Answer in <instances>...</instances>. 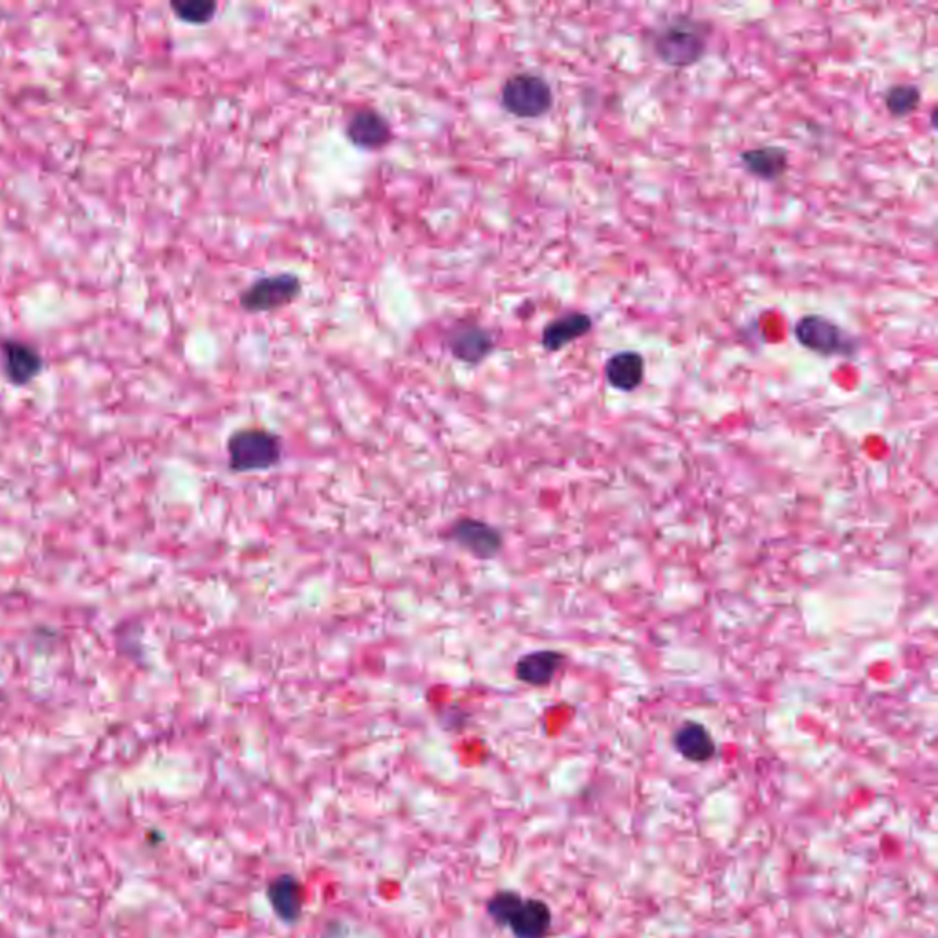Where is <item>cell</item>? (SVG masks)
<instances>
[{
	"label": "cell",
	"instance_id": "1",
	"mask_svg": "<svg viewBox=\"0 0 938 938\" xmlns=\"http://www.w3.org/2000/svg\"><path fill=\"white\" fill-rule=\"evenodd\" d=\"M486 912L498 928L510 929L514 938H546L552 929V911L539 898H525L517 891L493 892Z\"/></svg>",
	"mask_w": 938,
	"mask_h": 938
},
{
	"label": "cell",
	"instance_id": "2",
	"mask_svg": "<svg viewBox=\"0 0 938 938\" xmlns=\"http://www.w3.org/2000/svg\"><path fill=\"white\" fill-rule=\"evenodd\" d=\"M228 462L231 472L259 473L279 466L283 461V441L266 430H239L228 438Z\"/></svg>",
	"mask_w": 938,
	"mask_h": 938
},
{
	"label": "cell",
	"instance_id": "3",
	"mask_svg": "<svg viewBox=\"0 0 938 938\" xmlns=\"http://www.w3.org/2000/svg\"><path fill=\"white\" fill-rule=\"evenodd\" d=\"M501 105L521 120H535L554 107V92L545 78L529 72L510 75L501 89Z\"/></svg>",
	"mask_w": 938,
	"mask_h": 938
},
{
	"label": "cell",
	"instance_id": "4",
	"mask_svg": "<svg viewBox=\"0 0 938 938\" xmlns=\"http://www.w3.org/2000/svg\"><path fill=\"white\" fill-rule=\"evenodd\" d=\"M303 292V283L294 273H278L258 279L239 297L242 310L248 314H268L286 309Z\"/></svg>",
	"mask_w": 938,
	"mask_h": 938
},
{
	"label": "cell",
	"instance_id": "5",
	"mask_svg": "<svg viewBox=\"0 0 938 938\" xmlns=\"http://www.w3.org/2000/svg\"><path fill=\"white\" fill-rule=\"evenodd\" d=\"M655 52L664 63L686 69L698 63L706 52V38L693 22H673L656 33Z\"/></svg>",
	"mask_w": 938,
	"mask_h": 938
},
{
	"label": "cell",
	"instance_id": "6",
	"mask_svg": "<svg viewBox=\"0 0 938 938\" xmlns=\"http://www.w3.org/2000/svg\"><path fill=\"white\" fill-rule=\"evenodd\" d=\"M794 332L799 345L821 356H850L855 351L853 340L824 315H805L797 321Z\"/></svg>",
	"mask_w": 938,
	"mask_h": 938
},
{
	"label": "cell",
	"instance_id": "7",
	"mask_svg": "<svg viewBox=\"0 0 938 938\" xmlns=\"http://www.w3.org/2000/svg\"><path fill=\"white\" fill-rule=\"evenodd\" d=\"M446 539L481 562L497 557L504 546L503 534L495 526L473 517L456 520L447 528Z\"/></svg>",
	"mask_w": 938,
	"mask_h": 938
},
{
	"label": "cell",
	"instance_id": "8",
	"mask_svg": "<svg viewBox=\"0 0 938 938\" xmlns=\"http://www.w3.org/2000/svg\"><path fill=\"white\" fill-rule=\"evenodd\" d=\"M451 356L466 365H481L495 351V337L475 321H456L446 336Z\"/></svg>",
	"mask_w": 938,
	"mask_h": 938
},
{
	"label": "cell",
	"instance_id": "9",
	"mask_svg": "<svg viewBox=\"0 0 938 938\" xmlns=\"http://www.w3.org/2000/svg\"><path fill=\"white\" fill-rule=\"evenodd\" d=\"M345 137L354 148L380 151L393 142V127L382 112L371 107H362L352 112L346 121Z\"/></svg>",
	"mask_w": 938,
	"mask_h": 938
},
{
	"label": "cell",
	"instance_id": "10",
	"mask_svg": "<svg viewBox=\"0 0 938 938\" xmlns=\"http://www.w3.org/2000/svg\"><path fill=\"white\" fill-rule=\"evenodd\" d=\"M266 898L281 922L289 926L300 922L306 895L303 884L294 875H279L268 881Z\"/></svg>",
	"mask_w": 938,
	"mask_h": 938
},
{
	"label": "cell",
	"instance_id": "11",
	"mask_svg": "<svg viewBox=\"0 0 938 938\" xmlns=\"http://www.w3.org/2000/svg\"><path fill=\"white\" fill-rule=\"evenodd\" d=\"M2 363L4 374L13 385H27L42 371V357L32 345L24 341H2Z\"/></svg>",
	"mask_w": 938,
	"mask_h": 938
},
{
	"label": "cell",
	"instance_id": "12",
	"mask_svg": "<svg viewBox=\"0 0 938 938\" xmlns=\"http://www.w3.org/2000/svg\"><path fill=\"white\" fill-rule=\"evenodd\" d=\"M593 331V317L583 312H568V314L551 321L543 329L541 345L546 352H559L574 341L582 340Z\"/></svg>",
	"mask_w": 938,
	"mask_h": 938
},
{
	"label": "cell",
	"instance_id": "13",
	"mask_svg": "<svg viewBox=\"0 0 938 938\" xmlns=\"http://www.w3.org/2000/svg\"><path fill=\"white\" fill-rule=\"evenodd\" d=\"M563 660L565 656L557 650H534L521 656L515 664V675L528 686H548L556 678L557 672L562 669Z\"/></svg>",
	"mask_w": 938,
	"mask_h": 938
},
{
	"label": "cell",
	"instance_id": "14",
	"mask_svg": "<svg viewBox=\"0 0 938 938\" xmlns=\"http://www.w3.org/2000/svg\"><path fill=\"white\" fill-rule=\"evenodd\" d=\"M605 376H607V382L618 391H624V393L636 391L644 383V356L635 351L614 354L605 363Z\"/></svg>",
	"mask_w": 938,
	"mask_h": 938
},
{
	"label": "cell",
	"instance_id": "15",
	"mask_svg": "<svg viewBox=\"0 0 938 938\" xmlns=\"http://www.w3.org/2000/svg\"><path fill=\"white\" fill-rule=\"evenodd\" d=\"M740 162L748 173L765 182H776L787 173L788 152L776 145L750 149L740 154Z\"/></svg>",
	"mask_w": 938,
	"mask_h": 938
},
{
	"label": "cell",
	"instance_id": "16",
	"mask_svg": "<svg viewBox=\"0 0 938 938\" xmlns=\"http://www.w3.org/2000/svg\"><path fill=\"white\" fill-rule=\"evenodd\" d=\"M673 743L676 752L692 763H706L717 752L714 737L698 723L682 724L680 728L676 729Z\"/></svg>",
	"mask_w": 938,
	"mask_h": 938
},
{
	"label": "cell",
	"instance_id": "17",
	"mask_svg": "<svg viewBox=\"0 0 938 938\" xmlns=\"http://www.w3.org/2000/svg\"><path fill=\"white\" fill-rule=\"evenodd\" d=\"M920 98H922V94H920V90L917 87H912V84H895V87L887 90V111H889V114L895 115V118H906V115L917 111L918 105H920Z\"/></svg>",
	"mask_w": 938,
	"mask_h": 938
},
{
	"label": "cell",
	"instance_id": "18",
	"mask_svg": "<svg viewBox=\"0 0 938 938\" xmlns=\"http://www.w3.org/2000/svg\"><path fill=\"white\" fill-rule=\"evenodd\" d=\"M171 10L188 24H208L215 19L219 4L213 0H180L171 2Z\"/></svg>",
	"mask_w": 938,
	"mask_h": 938
}]
</instances>
